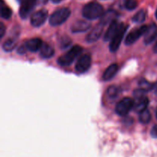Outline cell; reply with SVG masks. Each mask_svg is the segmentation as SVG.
Instances as JSON below:
<instances>
[{
	"instance_id": "cell-1",
	"label": "cell",
	"mask_w": 157,
	"mask_h": 157,
	"mask_svg": "<svg viewBox=\"0 0 157 157\" xmlns=\"http://www.w3.org/2000/svg\"><path fill=\"white\" fill-rule=\"evenodd\" d=\"M104 13V10L103 6L95 2H92L84 6L82 10L83 16L89 20H94L101 18Z\"/></svg>"
},
{
	"instance_id": "cell-2",
	"label": "cell",
	"mask_w": 157,
	"mask_h": 157,
	"mask_svg": "<svg viewBox=\"0 0 157 157\" xmlns=\"http://www.w3.org/2000/svg\"><path fill=\"white\" fill-rule=\"evenodd\" d=\"M83 48L79 45H75L71 48L64 55H61L58 59V63L61 66H68L73 63V61L82 53Z\"/></svg>"
},
{
	"instance_id": "cell-3",
	"label": "cell",
	"mask_w": 157,
	"mask_h": 157,
	"mask_svg": "<svg viewBox=\"0 0 157 157\" xmlns=\"http://www.w3.org/2000/svg\"><path fill=\"white\" fill-rule=\"evenodd\" d=\"M71 15V11L68 8H61L52 14L49 18V23L53 26L60 25L63 24Z\"/></svg>"
},
{
	"instance_id": "cell-4",
	"label": "cell",
	"mask_w": 157,
	"mask_h": 157,
	"mask_svg": "<svg viewBox=\"0 0 157 157\" xmlns=\"http://www.w3.org/2000/svg\"><path fill=\"white\" fill-rule=\"evenodd\" d=\"M127 29V25H124V23H120V26L117 32V33L115 34L114 36L113 37V38L110 41V46H109L110 52H115L118 50L121 44V41L123 40V38H124V35H125Z\"/></svg>"
},
{
	"instance_id": "cell-5",
	"label": "cell",
	"mask_w": 157,
	"mask_h": 157,
	"mask_svg": "<svg viewBox=\"0 0 157 157\" xmlns=\"http://www.w3.org/2000/svg\"><path fill=\"white\" fill-rule=\"evenodd\" d=\"M145 93L146 92L140 88L134 91V107L139 113L147 109L149 104V99L145 96Z\"/></svg>"
},
{
	"instance_id": "cell-6",
	"label": "cell",
	"mask_w": 157,
	"mask_h": 157,
	"mask_svg": "<svg viewBox=\"0 0 157 157\" xmlns=\"http://www.w3.org/2000/svg\"><path fill=\"white\" fill-rule=\"evenodd\" d=\"M134 107V101L130 98H125L120 101L116 106V113L120 116H125Z\"/></svg>"
},
{
	"instance_id": "cell-7",
	"label": "cell",
	"mask_w": 157,
	"mask_h": 157,
	"mask_svg": "<svg viewBox=\"0 0 157 157\" xmlns=\"http://www.w3.org/2000/svg\"><path fill=\"white\" fill-rule=\"evenodd\" d=\"M147 28H148V26L143 25L141 27L138 28V29L132 30L126 37L125 44L127 45H130V44H132L134 42H136L142 35H144Z\"/></svg>"
},
{
	"instance_id": "cell-8",
	"label": "cell",
	"mask_w": 157,
	"mask_h": 157,
	"mask_svg": "<svg viewBox=\"0 0 157 157\" xmlns=\"http://www.w3.org/2000/svg\"><path fill=\"white\" fill-rule=\"evenodd\" d=\"M91 65V58L89 55H84L80 57L75 64V71L78 74H83L87 71Z\"/></svg>"
},
{
	"instance_id": "cell-9",
	"label": "cell",
	"mask_w": 157,
	"mask_h": 157,
	"mask_svg": "<svg viewBox=\"0 0 157 157\" xmlns=\"http://www.w3.org/2000/svg\"><path fill=\"white\" fill-rule=\"evenodd\" d=\"M37 4V0H24L21 2L19 15L21 18H26Z\"/></svg>"
},
{
	"instance_id": "cell-10",
	"label": "cell",
	"mask_w": 157,
	"mask_h": 157,
	"mask_svg": "<svg viewBox=\"0 0 157 157\" xmlns=\"http://www.w3.org/2000/svg\"><path fill=\"white\" fill-rule=\"evenodd\" d=\"M48 18V12L45 9H41L35 12L31 17V24L34 27H39L44 23Z\"/></svg>"
},
{
	"instance_id": "cell-11",
	"label": "cell",
	"mask_w": 157,
	"mask_h": 157,
	"mask_svg": "<svg viewBox=\"0 0 157 157\" xmlns=\"http://www.w3.org/2000/svg\"><path fill=\"white\" fill-rule=\"evenodd\" d=\"M157 35V26L156 24L150 25L144 34V43L146 44H151L156 38Z\"/></svg>"
},
{
	"instance_id": "cell-12",
	"label": "cell",
	"mask_w": 157,
	"mask_h": 157,
	"mask_svg": "<svg viewBox=\"0 0 157 157\" xmlns=\"http://www.w3.org/2000/svg\"><path fill=\"white\" fill-rule=\"evenodd\" d=\"M104 26V25L101 24V23H99L98 25L95 26V27L90 31V33L87 35V36L86 37V41L88 43L95 42V41L101 37V34H102L103 32Z\"/></svg>"
},
{
	"instance_id": "cell-13",
	"label": "cell",
	"mask_w": 157,
	"mask_h": 157,
	"mask_svg": "<svg viewBox=\"0 0 157 157\" xmlns=\"http://www.w3.org/2000/svg\"><path fill=\"white\" fill-rule=\"evenodd\" d=\"M120 23H118L117 21L115 20L113 22H111L109 25L108 29L106 31L105 34H104V40L105 41H111V39L113 38V37L114 36L115 34L117 32L118 29H119Z\"/></svg>"
},
{
	"instance_id": "cell-14",
	"label": "cell",
	"mask_w": 157,
	"mask_h": 157,
	"mask_svg": "<svg viewBox=\"0 0 157 157\" xmlns=\"http://www.w3.org/2000/svg\"><path fill=\"white\" fill-rule=\"evenodd\" d=\"M42 44V41H41V39H40L38 38H31V39L28 40L27 42L25 43V46L28 50L33 52L40 50Z\"/></svg>"
},
{
	"instance_id": "cell-15",
	"label": "cell",
	"mask_w": 157,
	"mask_h": 157,
	"mask_svg": "<svg viewBox=\"0 0 157 157\" xmlns=\"http://www.w3.org/2000/svg\"><path fill=\"white\" fill-rule=\"evenodd\" d=\"M117 13L113 10H108L107 12H104V15L101 16L100 23L103 24L104 25L107 24H110L113 21L117 19Z\"/></svg>"
},
{
	"instance_id": "cell-16",
	"label": "cell",
	"mask_w": 157,
	"mask_h": 157,
	"mask_svg": "<svg viewBox=\"0 0 157 157\" xmlns=\"http://www.w3.org/2000/svg\"><path fill=\"white\" fill-rule=\"evenodd\" d=\"M90 28V25L88 22L82 20H79L74 23L71 25V32L75 33L78 32H83L87 31Z\"/></svg>"
},
{
	"instance_id": "cell-17",
	"label": "cell",
	"mask_w": 157,
	"mask_h": 157,
	"mask_svg": "<svg viewBox=\"0 0 157 157\" xmlns=\"http://www.w3.org/2000/svg\"><path fill=\"white\" fill-rule=\"evenodd\" d=\"M118 71V65L117 64H110L108 67L105 70L103 74V80L105 81H110L113 77L116 75L117 72Z\"/></svg>"
},
{
	"instance_id": "cell-18",
	"label": "cell",
	"mask_w": 157,
	"mask_h": 157,
	"mask_svg": "<svg viewBox=\"0 0 157 157\" xmlns=\"http://www.w3.org/2000/svg\"><path fill=\"white\" fill-rule=\"evenodd\" d=\"M55 53V50L53 48L48 44H43L40 49V55L43 58H52Z\"/></svg>"
},
{
	"instance_id": "cell-19",
	"label": "cell",
	"mask_w": 157,
	"mask_h": 157,
	"mask_svg": "<svg viewBox=\"0 0 157 157\" xmlns=\"http://www.w3.org/2000/svg\"><path fill=\"white\" fill-rule=\"evenodd\" d=\"M17 44V39L15 38H9L4 41L2 44V48L6 52H11L15 48Z\"/></svg>"
},
{
	"instance_id": "cell-20",
	"label": "cell",
	"mask_w": 157,
	"mask_h": 157,
	"mask_svg": "<svg viewBox=\"0 0 157 157\" xmlns=\"http://www.w3.org/2000/svg\"><path fill=\"white\" fill-rule=\"evenodd\" d=\"M146 17H147V12L144 9H141L133 15V21L136 23H141L146 19Z\"/></svg>"
},
{
	"instance_id": "cell-21",
	"label": "cell",
	"mask_w": 157,
	"mask_h": 157,
	"mask_svg": "<svg viewBox=\"0 0 157 157\" xmlns=\"http://www.w3.org/2000/svg\"><path fill=\"white\" fill-rule=\"evenodd\" d=\"M139 119L142 124H148L151 119V114H150L149 110L146 109V110L141 111L140 113Z\"/></svg>"
},
{
	"instance_id": "cell-22",
	"label": "cell",
	"mask_w": 157,
	"mask_h": 157,
	"mask_svg": "<svg viewBox=\"0 0 157 157\" xmlns=\"http://www.w3.org/2000/svg\"><path fill=\"white\" fill-rule=\"evenodd\" d=\"M140 88L142 89L143 90H144L145 92L150 91V90H153V85L151 83L148 82L146 80H142V81H140L139 83Z\"/></svg>"
},
{
	"instance_id": "cell-23",
	"label": "cell",
	"mask_w": 157,
	"mask_h": 157,
	"mask_svg": "<svg viewBox=\"0 0 157 157\" xmlns=\"http://www.w3.org/2000/svg\"><path fill=\"white\" fill-rule=\"evenodd\" d=\"M12 12L10 9V8H9L8 6H2L1 8V16L2 18L5 19H9L11 16H12Z\"/></svg>"
},
{
	"instance_id": "cell-24",
	"label": "cell",
	"mask_w": 157,
	"mask_h": 157,
	"mask_svg": "<svg viewBox=\"0 0 157 157\" xmlns=\"http://www.w3.org/2000/svg\"><path fill=\"white\" fill-rule=\"evenodd\" d=\"M138 6V2L136 0H125L124 1V7L129 11L133 10Z\"/></svg>"
},
{
	"instance_id": "cell-25",
	"label": "cell",
	"mask_w": 157,
	"mask_h": 157,
	"mask_svg": "<svg viewBox=\"0 0 157 157\" xmlns=\"http://www.w3.org/2000/svg\"><path fill=\"white\" fill-rule=\"evenodd\" d=\"M119 88L116 86H111L108 88L107 90V94L110 98H115L119 94Z\"/></svg>"
},
{
	"instance_id": "cell-26",
	"label": "cell",
	"mask_w": 157,
	"mask_h": 157,
	"mask_svg": "<svg viewBox=\"0 0 157 157\" xmlns=\"http://www.w3.org/2000/svg\"><path fill=\"white\" fill-rule=\"evenodd\" d=\"M71 43V41L68 37H62L61 38V41H59L60 47L62 48H65L68 47Z\"/></svg>"
},
{
	"instance_id": "cell-27",
	"label": "cell",
	"mask_w": 157,
	"mask_h": 157,
	"mask_svg": "<svg viewBox=\"0 0 157 157\" xmlns=\"http://www.w3.org/2000/svg\"><path fill=\"white\" fill-rule=\"evenodd\" d=\"M150 134H151L152 137L157 138V125H154L151 129L150 131Z\"/></svg>"
},
{
	"instance_id": "cell-28",
	"label": "cell",
	"mask_w": 157,
	"mask_h": 157,
	"mask_svg": "<svg viewBox=\"0 0 157 157\" xmlns=\"http://www.w3.org/2000/svg\"><path fill=\"white\" fill-rule=\"evenodd\" d=\"M5 32H6V28H5L4 24L1 22V24H0V38H2L4 36Z\"/></svg>"
},
{
	"instance_id": "cell-29",
	"label": "cell",
	"mask_w": 157,
	"mask_h": 157,
	"mask_svg": "<svg viewBox=\"0 0 157 157\" xmlns=\"http://www.w3.org/2000/svg\"><path fill=\"white\" fill-rule=\"evenodd\" d=\"M26 50H28L27 48H26L25 45H21L18 48V52L20 54V55H23V54L25 53Z\"/></svg>"
},
{
	"instance_id": "cell-30",
	"label": "cell",
	"mask_w": 157,
	"mask_h": 157,
	"mask_svg": "<svg viewBox=\"0 0 157 157\" xmlns=\"http://www.w3.org/2000/svg\"><path fill=\"white\" fill-rule=\"evenodd\" d=\"M153 91H154V93L157 95V82L155 84H153Z\"/></svg>"
},
{
	"instance_id": "cell-31",
	"label": "cell",
	"mask_w": 157,
	"mask_h": 157,
	"mask_svg": "<svg viewBox=\"0 0 157 157\" xmlns=\"http://www.w3.org/2000/svg\"><path fill=\"white\" fill-rule=\"evenodd\" d=\"M51 1H52L53 3H55V4H57V3L61 2H63L64 0H51Z\"/></svg>"
},
{
	"instance_id": "cell-32",
	"label": "cell",
	"mask_w": 157,
	"mask_h": 157,
	"mask_svg": "<svg viewBox=\"0 0 157 157\" xmlns=\"http://www.w3.org/2000/svg\"><path fill=\"white\" fill-rule=\"evenodd\" d=\"M153 51H154L155 53H156V54H157V41H156V44H155L154 48H153Z\"/></svg>"
},
{
	"instance_id": "cell-33",
	"label": "cell",
	"mask_w": 157,
	"mask_h": 157,
	"mask_svg": "<svg viewBox=\"0 0 157 157\" xmlns=\"http://www.w3.org/2000/svg\"><path fill=\"white\" fill-rule=\"evenodd\" d=\"M156 19H157V9H156Z\"/></svg>"
},
{
	"instance_id": "cell-34",
	"label": "cell",
	"mask_w": 157,
	"mask_h": 157,
	"mask_svg": "<svg viewBox=\"0 0 157 157\" xmlns=\"http://www.w3.org/2000/svg\"><path fill=\"white\" fill-rule=\"evenodd\" d=\"M18 1H19V2H20V3H21V2H23V1H24V0H18Z\"/></svg>"
},
{
	"instance_id": "cell-35",
	"label": "cell",
	"mask_w": 157,
	"mask_h": 157,
	"mask_svg": "<svg viewBox=\"0 0 157 157\" xmlns=\"http://www.w3.org/2000/svg\"><path fill=\"white\" fill-rule=\"evenodd\" d=\"M156 119H157V109H156Z\"/></svg>"
}]
</instances>
